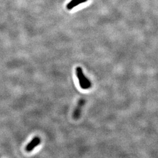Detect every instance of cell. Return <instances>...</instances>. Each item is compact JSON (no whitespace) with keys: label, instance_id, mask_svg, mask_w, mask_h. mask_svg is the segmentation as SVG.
<instances>
[{"label":"cell","instance_id":"4","mask_svg":"<svg viewBox=\"0 0 158 158\" xmlns=\"http://www.w3.org/2000/svg\"><path fill=\"white\" fill-rule=\"evenodd\" d=\"M88 0H72L70 1L66 6V8L68 10H71L74 7L79 6L81 4L87 2Z\"/></svg>","mask_w":158,"mask_h":158},{"label":"cell","instance_id":"2","mask_svg":"<svg viewBox=\"0 0 158 158\" xmlns=\"http://www.w3.org/2000/svg\"><path fill=\"white\" fill-rule=\"evenodd\" d=\"M85 100L83 98H81L79 100L77 105L76 107L75 108L73 112V118L75 119H78L80 118L82 111V109L85 106Z\"/></svg>","mask_w":158,"mask_h":158},{"label":"cell","instance_id":"1","mask_svg":"<svg viewBox=\"0 0 158 158\" xmlns=\"http://www.w3.org/2000/svg\"><path fill=\"white\" fill-rule=\"evenodd\" d=\"M76 75L77 76V78L79 80V85L80 87L82 89L84 90H87L89 89L91 87V82L90 81L89 79H87L85 76L84 73L83 72L82 68L80 67H77L76 69Z\"/></svg>","mask_w":158,"mask_h":158},{"label":"cell","instance_id":"3","mask_svg":"<svg viewBox=\"0 0 158 158\" xmlns=\"http://www.w3.org/2000/svg\"><path fill=\"white\" fill-rule=\"evenodd\" d=\"M41 142V139L40 137L38 136H35L32 139V140L27 145L25 150L27 152H30L32 151L34 149L40 145Z\"/></svg>","mask_w":158,"mask_h":158}]
</instances>
